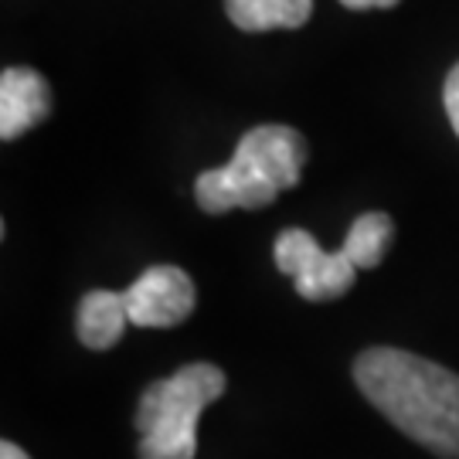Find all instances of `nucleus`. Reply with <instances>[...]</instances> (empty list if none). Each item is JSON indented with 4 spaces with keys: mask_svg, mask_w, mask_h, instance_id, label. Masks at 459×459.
Here are the masks:
<instances>
[{
    "mask_svg": "<svg viewBox=\"0 0 459 459\" xmlns=\"http://www.w3.org/2000/svg\"><path fill=\"white\" fill-rule=\"evenodd\" d=\"M361 394L411 443L459 459V375L409 351L371 347L354 361Z\"/></svg>",
    "mask_w": 459,
    "mask_h": 459,
    "instance_id": "nucleus-1",
    "label": "nucleus"
},
{
    "mask_svg": "<svg viewBox=\"0 0 459 459\" xmlns=\"http://www.w3.org/2000/svg\"><path fill=\"white\" fill-rule=\"evenodd\" d=\"M225 388V371L208 361L187 364L178 375L153 381L136 405L140 459H195L197 419Z\"/></svg>",
    "mask_w": 459,
    "mask_h": 459,
    "instance_id": "nucleus-2",
    "label": "nucleus"
},
{
    "mask_svg": "<svg viewBox=\"0 0 459 459\" xmlns=\"http://www.w3.org/2000/svg\"><path fill=\"white\" fill-rule=\"evenodd\" d=\"M276 265L279 273L293 276L296 293L310 303L341 299L358 279V265L347 259L344 248L324 252L303 229H286L276 238Z\"/></svg>",
    "mask_w": 459,
    "mask_h": 459,
    "instance_id": "nucleus-3",
    "label": "nucleus"
},
{
    "mask_svg": "<svg viewBox=\"0 0 459 459\" xmlns=\"http://www.w3.org/2000/svg\"><path fill=\"white\" fill-rule=\"evenodd\" d=\"M123 296L133 327H178L195 310V282L178 265H150Z\"/></svg>",
    "mask_w": 459,
    "mask_h": 459,
    "instance_id": "nucleus-4",
    "label": "nucleus"
},
{
    "mask_svg": "<svg viewBox=\"0 0 459 459\" xmlns=\"http://www.w3.org/2000/svg\"><path fill=\"white\" fill-rule=\"evenodd\" d=\"M235 157L246 160L259 178L279 187V191H290L303 178V164H307V140L303 133H296L293 126H255L248 130Z\"/></svg>",
    "mask_w": 459,
    "mask_h": 459,
    "instance_id": "nucleus-5",
    "label": "nucleus"
},
{
    "mask_svg": "<svg viewBox=\"0 0 459 459\" xmlns=\"http://www.w3.org/2000/svg\"><path fill=\"white\" fill-rule=\"evenodd\" d=\"M279 195H282L279 187H273L265 178H259L238 157H231L225 167L204 170L195 184L197 208L208 214H225V212H235V208H248V212L252 208H265Z\"/></svg>",
    "mask_w": 459,
    "mask_h": 459,
    "instance_id": "nucleus-6",
    "label": "nucleus"
},
{
    "mask_svg": "<svg viewBox=\"0 0 459 459\" xmlns=\"http://www.w3.org/2000/svg\"><path fill=\"white\" fill-rule=\"evenodd\" d=\"M51 113V89L41 72L24 65L4 68L0 75V140H17Z\"/></svg>",
    "mask_w": 459,
    "mask_h": 459,
    "instance_id": "nucleus-7",
    "label": "nucleus"
},
{
    "mask_svg": "<svg viewBox=\"0 0 459 459\" xmlns=\"http://www.w3.org/2000/svg\"><path fill=\"white\" fill-rule=\"evenodd\" d=\"M130 327V310L126 296L113 290H92L82 296L79 313H75V333L89 351H109L123 341Z\"/></svg>",
    "mask_w": 459,
    "mask_h": 459,
    "instance_id": "nucleus-8",
    "label": "nucleus"
},
{
    "mask_svg": "<svg viewBox=\"0 0 459 459\" xmlns=\"http://www.w3.org/2000/svg\"><path fill=\"white\" fill-rule=\"evenodd\" d=\"M225 14L238 31L263 34L276 28H303L313 14V0H225Z\"/></svg>",
    "mask_w": 459,
    "mask_h": 459,
    "instance_id": "nucleus-9",
    "label": "nucleus"
},
{
    "mask_svg": "<svg viewBox=\"0 0 459 459\" xmlns=\"http://www.w3.org/2000/svg\"><path fill=\"white\" fill-rule=\"evenodd\" d=\"M392 238H394L392 218L381 212H368L351 225L344 252L358 269H375V265L385 259V252H388V246H392Z\"/></svg>",
    "mask_w": 459,
    "mask_h": 459,
    "instance_id": "nucleus-10",
    "label": "nucleus"
},
{
    "mask_svg": "<svg viewBox=\"0 0 459 459\" xmlns=\"http://www.w3.org/2000/svg\"><path fill=\"white\" fill-rule=\"evenodd\" d=\"M443 102H446V113H449V123H453V130H456V136H459V65L453 68L449 79H446Z\"/></svg>",
    "mask_w": 459,
    "mask_h": 459,
    "instance_id": "nucleus-11",
    "label": "nucleus"
},
{
    "mask_svg": "<svg viewBox=\"0 0 459 459\" xmlns=\"http://www.w3.org/2000/svg\"><path fill=\"white\" fill-rule=\"evenodd\" d=\"M351 11H368V7H394L398 0H341Z\"/></svg>",
    "mask_w": 459,
    "mask_h": 459,
    "instance_id": "nucleus-12",
    "label": "nucleus"
},
{
    "mask_svg": "<svg viewBox=\"0 0 459 459\" xmlns=\"http://www.w3.org/2000/svg\"><path fill=\"white\" fill-rule=\"evenodd\" d=\"M0 459H31L21 446L14 443H0Z\"/></svg>",
    "mask_w": 459,
    "mask_h": 459,
    "instance_id": "nucleus-13",
    "label": "nucleus"
}]
</instances>
